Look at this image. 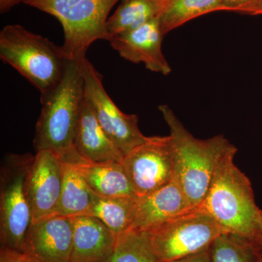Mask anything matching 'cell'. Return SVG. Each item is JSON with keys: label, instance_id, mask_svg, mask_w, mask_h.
<instances>
[{"label": "cell", "instance_id": "cell-26", "mask_svg": "<svg viewBox=\"0 0 262 262\" xmlns=\"http://www.w3.org/2000/svg\"><path fill=\"white\" fill-rule=\"evenodd\" d=\"M24 0H0V13H6L19 3H24Z\"/></svg>", "mask_w": 262, "mask_h": 262}, {"label": "cell", "instance_id": "cell-7", "mask_svg": "<svg viewBox=\"0 0 262 262\" xmlns=\"http://www.w3.org/2000/svg\"><path fill=\"white\" fill-rule=\"evenodd\" d=\"M160 262H170L211 248L223 233L203 208H192L148 232Z\"/></svg>", "mask_w": 262, "mask_h": 262}, {"label": "cell", "instance_id": "cell-5", "mask_svg": "<svg viewBox=\"0 0 262 262\" xmlns=\"http://www.w3.org/2000/svg\"><path fill=\"white\" fill-rule=\"evenodd\" d=\"M120 0H24V4L55 17L64 32L61 48L70 61L85 58L90 46L107 39L108 14Z\"/></svg>", "mask_w": 262, "mask_h": 262}, {"label": "cell", "instance_id": "cell-3", "mask_svg": "<svg viewBox=\"0 0 262 262\" xmlns=\"http://www.w3.org/2000/svg\"><path fill=\"white\" fill-rule=\"evenodd\" d=\"M40 101L34 149L50 150L63 158L75 149L76 128L84 103L81 60L69 61L61 82Z\"/></svg>", "mask_w": 262, "mask_h": 262}, {"label": "cell", "instance_id": "cell-12", "mask_svg": "<svg viewBox=\"0 0 262 262\" xmlns=\"http://www.w3.org/2000/svg\"><path fill=\"white\" fill-rule=\"evenodd\" d=\"M72 239V218L53 215L31 225L21 251L37 262H71Z\"/></svg>", "mask_w": 262, "mask_h": 262}, {"label": "cell", "instance_id": "cell-2", "mask_svg": "<svg viewBox=\"0 0 262 262\" xmlns=\"http://www.w3.org/2000/svg\"><path fill=\"white\" fill-rule=\"evenodd\" d=\"M159 110L170 129L174 181L180 186L190 206L198 208L206 198L219 164L236 146L223 135L196 139L168 105H160Z\"/></svg>", "mask_w": 262, "mask_h": 262}, {"label": "cell", "instance_id": "cell-6", "mask_svg": "<svg viewBox=\"0 0 262 262\" xmlns=\"http://www.w3.org/2000/svg\"><path fill=\"white\" fill-rule=\"evenodd\" d=\"M34 155L8 154L0 173V244L21 251L32 223L26 178Z\"/></svg>", "mask_w": 262, "mask_h": 262}, {"label": "cell", "instance_id": "cell-25", "mask_svg": "<svg viewBox=\"0 0 262 262\" xmlns=\"http://www.w3.org/2000/svg\"><path fill=\"white\" fill-rule=\"evenodd\" d=\"M170 262H212L211 251L210 249L207 250L203 252Z\"/></svg>", "mask_w": 262, "mask_h": 262}, {"label": "cell", "instance_id": "cell-4", "mask_svg": "<svg viewBox=\"0 0 262 262\" xmlns=\"http://www.w3.org/2000/svg\"><path fill=\"white\" fill-rule=\"evenodd\" d=\"M0 59L11 66L40 93V98L61 82L69 60L61 46L18 24L0 32Z\"/></svg>", "mask_w": 262, "mask_h": 262}, {"label": "cell", "instance_id": "cell-23", "mask_svg": "<svg viewBox=\"0 0 262 262\" xmlns=\"http://www.w3.org/2000/svg\"><path fill=\"white\" fill-rule=\"evenodd\" d=\"M226 11L248 15H262V0H220Z\"/></svg>", "mask_w": 262, "mask_h": 262}, {"label": "cell", "instance_id": "cell-15", "mask_svg": "<svg viewBox=\"0 0 262 262\" xmlns=\"http://www.w3.org/2000/svg\"><path fill=\"white\" fill-rule=\"evenodd\" d=\"M74 149L86 161L122 163L124 155L114 144L84 100L77 128Z\"/></svg>", "mask_w": 262, "mask_h": 262}, {"label": "cell", "instance_id": "cell-24", "mask_svg": "<svg viewBox=\"0 0 262 262\" xmlns=\"http://www.w3.org/2000/svg\"><path fill=\"white\" fill-rule=\"evenodd\" d=\"M0 262H37V261L32 256L20 250L1 247Z\"/></svg>", "mask_w": 262, "mask_h": 262}, {"label": "cell", "instance_id": "cell-20", "mask_svg": "<svg viewBox=\"0 0 262 262\" xmlns=\"http://www.w3.org/2000/svg\"><path fill=\"white\" fill-rule=\"evenodd\" d=\"M136 199L137 196L104 198L96 195L87 215L101 221L119 235L132 229Z\"/></svg>", "mask_w": 262, "mask_h": 262}, {"label": "cell", "instance_id": "cell-10", "mask_svg": "<svg viewBox=\"0 0 262 262\" xmlns=\"http://www.w3.org/2000/svg\"><path fill=\"white\" fill-rule=\"evenodd\" d=\"M63 184V161L50 150L36 151L26 178L32 223L55 215Z\"/></svg>", "mask_w": 262, "mask_h": 262}, {"label": "cell", "instance_id": "cell-28", "mask_svg": "<svg viewBox=\"0 0 262 262\" xmlns=\"http://www.w3.org/2000/svg\"><path fill=\"white\" fill-rule=\"evenodd\" d=\"M258 262H262V252L260 250L259 256H258Z\"/></svg>", "mask_w": 262, "mask_h": 262}, {"label": "cell", "instance_id": "cell-27", "mask_svg": "<svg viewBox=\"0 0 262 262\" xmlns=\"http://www.w3.org/2000/svg\"><path fill=\"white\" fill-rule=\"evenodd\" d=\"M256 244H258V247H259V249L261 250L262 252V229L261 234H260L259 237H258Z\"/></svg>", "mask_w": 262, "mask_h": 262}, {"label": "cell", "instance_id": "cell-14", "mask_svg": "<svg viewBox=\"0 0 262 262\" xmlns=\"http://www.w3.org/2000/svg\"><path fill=\"white\" fill-rule=\"evenodd\" d=\"M71 262H106L115 251L117 234L90 215L72 217Z\"/></svg>", "mask_w": 262, "mask_h": 262}, {"label": "cell", "instance_id": "cell-8", "mask_svg": "<svg viewBox=\"0 0 262 262\" xmlns=\"http://www.w3.org/2000/svg\"><path fill=\"white\" fill-rule=\"evenodd\" d=\"M84 100L108 137L125 156L147 140L139 127V117L117 107L103 87V76L87 59L81 60Z\"/></svg>", "mask_w": 262, "mask_h": 262}, {"label": "cell", "instance_id": "cell-18", "mask_svg": "<svg viewBox=\"0 0 262 262\" xmlns=\"http://www.w3.org/2000/svg\"><path fill=\"white\" fill-rule=\"evenodd\" d=\"M163 0H120L106 24L108 41L117 34L134 30L159 17Z\"/></svg>", "mask_w": 262, "mask_h": 262}, {"label": "cell", "instance_id": "cell-19", "mask_svg": "<svg viewBox=\"0 0 262 262\" xmlns=\"http://www.w3.org/2000/svg\"><path fill=\"white\" fill-rule=\"evenodd\" d=\"M226 11L220 0H163L158 17L164 36L202 15Z\"/></svg>", "mask_w": 262, "mask_h": 262}, {"label": "cell", "instance_id": "cell-11", "mask_svg": "<svg viewBox=\"0 0 262 262\" xmlns=\"http://www.w3.org/2000/svg\"><path fill=\"white\" fill-rule=\"evenodd\" d=\"M163 37L159 19L157 18L130 32L113 36L108 42L124 59L143 63L148 70L168 75L171 67L162 49Z\"/></svg>", "mask_w": 262, "mask_h": 262}, {"label": "cell", "instance_id": "cell-21", "mask_svg": "<svg viewBox=\"0 0 262 262\" xmlns=\"http://www.w3.org/2000/svg\"><path fill=\"white\" fill-rule=\"evenodd\" d=\"M106 262H160L149 233L131 229L117 236L113 254Z\"/></svg>", "mask_w": 262, "mask_h": 262}, {"label": "cell", "instance_id": "cell-1", "mask_svg": "<svg viewBox=\"0 0 262 262\" xmlns=\"http://www.w3.org/2000/svg\"><path fill=\"white\" fill-rule=\"evenodd\" d=\"M237 149L219 164L204 201L200 206L230 233L257 242L262 229V211L255 201L249 179L234 163Z\"/></svg>", "mask_w": 262, "mask_h": 262}, {"label": "cell", "instance_id": "cell-9", "mask_svg": "<svg viewBox=\"0 0 262 262\" xmlns=\"http://www.w3.org/2000/svg\"><path fill=\"white\" fill-rule=\"evenodd\" d=\"M122 165L137 196L146 195L174 181L170 135L151 136L124 156Z\"/></svg>", "mask_w": 262, "mask_h": 262}, {"label": "cell", "instance_id": "cell-17", "mask_svg": "<svg viewBox=\"0 0 262 262\" xmlns=\"http://www.w3.org/2000/svg\"><path fill=\"white\" fill-rule=\"evenodd\" d=\"M62 161L63 184L55 215L69 218L87 215L96 194L90 188L75 163L67 160Z\"/></svg>", "mask_w": 262, "mask_h": 262}, {"label": "cell", "instance_id": "cell-16", "mask_svg": "<svg viewBox=\"0 0 262 262\" xmlns=\"http://www.w3.org/2000/svg\"><path fill=\"white\" fill-rule=\"evenodd\" d=\"M63 160L75 163L96 195L104 198L137 196L122 163L86 161L77 153Z\"/></svg>", "mask_w": 262, "mask_h": 262}, {"label": "cell", "instance_id": "cell-13", "mask_svg": "<svg viewBox=\"0 0 262 262\" xmlns=\"http://www.w3.org/2000/svg\"><path fill=\"white\" fill-rule=\"evenodd\" d=\"M191 208L180 186L173 181L155 192L137 196L132 229L151 232Z\"/></svg>", "mask_w": 262, "mask_h": 262}, {"label": "cell", "instance_id": "cell-22", "mask_svg": "<svg viewBox=\"0 0 262 262\" xmlns=\"http://www.w3.org/2000/svg\"><path fill=\"white\" fill-rule=\"evenodd\" d=\"M212 262H258L260 249L251 239L230 233H222L211 248Z\"/></svg>", "mask_w": 262, "mask_h": 262}]
</instances>
